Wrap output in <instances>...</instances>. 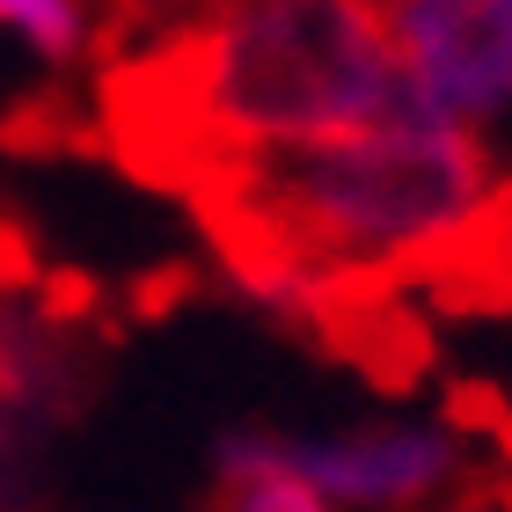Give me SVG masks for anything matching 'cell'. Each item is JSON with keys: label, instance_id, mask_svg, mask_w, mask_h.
<instances>
[{"label": "cell", "instance_id": "2", "mask_svg": "<svg viewBox=\"0 0 512 512\" xmlns=\"http://www.w3.org/2000/svg\"><path fill=\"white\" fill-rule=\"evenodd\" d=\"M176 103L220 154L425 118L381 0H227L176 59Z\"/></svg>", "mask_w": 512, "mask_h": 512}, {"label": "cell", "instance_id": "5", "mask_svg": "<svg viewBox=\"0 0 512 512\" xmlns=\"http://www.w3.org/2000/svg\"><path fill=\"white\" fill-rule=\"evenodd\" d=\"M81 359L59 322L0 286V512H30L52 439L74 425Z\"/></svg>", "mask_w": 512, "mask_h": 512}, {"label": "cell", "instance_id": "7", "mask_svg": "<svg viewBox=\"0 0 512 512\" xmlns=\"http://www.w3.org/2000/svg\"><path fill=\"white\" fill-rule=\"evenodd\" d=\"M0 30L30 37L44 59H74L88 37V8L81 0H0Z\"/></svg>", "mask_w": 512, "mask_h": 512}, {"label": "cell", "instance_id": "6", "mask_svg": "<svg viewBox=\"0 0 512 512\" xmlns=\"http://www.w3.org/2000/svg\"><path fill=\"white\" fill-rule=\"evenodd\" d=\"M220 512H337V505L286 461H256V469L220 476Z\"/></svg>", "mask_w": 512, "mask_h": 512}, {"label": "cell", "instance_id": "4", "mask_svg": "<svg viewBox=\"0 0 512 512\" xmlns=\"http://www.w3.org/2000/svg\"><path fill=\"white\" fill-rule=\"evenodd\" d=\"M425 118L483 132L512 110V0H381Z\"/></svg>", "mask_w": 512, "mask_h": 512}, {"label": "cell", "instance_id": "1", "mask_svg": "<svg viewBox=\"0 0 512 512\" xmlns=\"http://www.w3.org/2000/svg\"><path fill=\"white\" fill-rule=\"evenodd\" d=\"M213 220L264 286L395 271L454 242L491 198V154L469 125L381 118L286 147L220 154Z\"/></svg>", "mask_w": 512, "mask_h": 512}, {"label": "cell", "instance_id": "3", "mask_svg": "<svg viewBox=\"0 0 512 512\" xmlns=\"http://www.w3.org/2000/svg\"><path fill=\"white\" fill-rule=\"evenodd\" d=\"M256 461H286L315 483L337 512H410L461 483V439L425 417H388V425H352V432H264L235 425L213 447V469L235 476Z\"/></svg>", "mask_w": 512, "mask_h": 512}]
</instances>
